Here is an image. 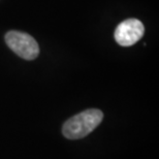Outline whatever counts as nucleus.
Segmentation results:
<instances>
[{"mask_svg": "<svg viewBox=\"0 0 159 159\" xmlns=\"http://www.w3.org/2000/svg\"><path fill=\"white\" fill-rule=\"evenodd\" d=\"M103 113L97 109H89L69 118L62 127L66 139H79L87 136L101 123Z\"/></svg>", "mask_w": 159, "mask_h": 159, "instance_id": "obj_1", "label": "nucleus"}, {"mask_svg": "<svg viewBox=\"0 0 159 159\" xmlns=\"http://www.w3.org/2000/svg\"><path fill=\"white\" fill-rule=\"evenodd\" d=\"M5 43L12 52L25 60H34L39 54V47L36 40L25 32L8 31L5 34Z\"/></svg>", "mask_w": 159, "mask_h": 159, "instance_id": "obj_2", "label": "nucleus"}, {"mask_svg": "<svg viewBox=\"0 0 159 159\" xmlns=\"http://www.w3.org/2000/svg\"><path fill=\"white\" fill-rule=\"evenodd\" d=\"M145 28L139 20L128 19L118 25L115 30V39L120 46L130 47L138 43L144 35Z\"/></svg>", "mask_w": 159, "mask_h": 159, "instance_id": "obj_3", "label": "nucleus"}]
</instances>
